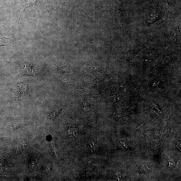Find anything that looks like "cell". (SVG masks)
I'll list each match as a JSON object with an SVG mask.
<instances>
[{
	"label": "cell",
	"mask_w": 181,
	"mask_h": 181,
	"mask_svg": "<svg viewBox=\"0 0 181 181\" xmlns=\"http://www.w3.org/2000/svg\"><path fill=\"white\" fill-rule=\"evenodd\" d=\"M12 37L7 38L5 37L1 32H0V48L2 46L8 47L12 42Z\"/></svg>",
	"instance_id": "obj_2"
},
{
	"label": "cell",
	"mask_w": 181,
	"mask_h": 181,
	"mask_svg": "<svg viewBox=\"0 0 181 181\" xmlns=\"http://www.w3.org/2000/svg\"><path fill=\"white\" fill-rule=\"evenodd\" d=\"M90 146L92 152H95L98 149L97 144L96 142H91V143L90 144Z\"/></svg>",
	"instance_id": "obj_6"
},
{
	"label": "cell",
	"mask_w": 181,
	"mask_h": 181,
	"mask_svg": "<svg viewBox=\"0 0 181 181\" xmlns=\"http://www.w3.org/2000/svg\"><path fill=\"white\" fill-rule=\"evenodd\" d=\"M23 75H30L33 77L34 75L33 66L26 64L22 69Z\"/></svg>",
	"instance_id": "obj_3"
},
{
	"label": "cell",
	"mask_w": 181,
	"mask_h": 181,
	"mask_svg": "<svg viewBox=\"0 0 181 181\" xmlns=\"http://www.w3.org/2000/svg\"><path fill=\"white\" fill-rule=\"evenodd\" d=\"M17 86L18 87L17 93L20 96L28 93L29 91V87L27 84L24 83H19L17 84Z\"/></svg>",
	"instance_id": "obj_1"
},
{
	"label": "cell",
	"mask_w": 181,
	"mask_h": 181,
	"mask_svg": "<svg viewBox=\"0 0 181 181\" xmlns=\"http://www.w3.org/2000/svg\"><path fill=\"white\" fill-rule=\"evenodd\" d=\"M68 133L70 136L74 137L77 135V130L75 128L71 127L69 128Z\"/></svg>",
	"instance_id": "obj_5"
},
{
	"label": "cell",
	"mask_w": 181,
	"mask_h": 181,
	"mask_svg": "<svg viewBox=\"0 0 181 181\" xmlns=\"http://www.w3.org/2000/svg\"><path fill=\"white\" fill-rule=\"evenodd\" d=\"M60 112L61 110L60 109H55L52 111L49 114V117L52 120L56 119L59 115Z\"/></svg>",
	"instance_id": "obj_4"
}]
</instances>
